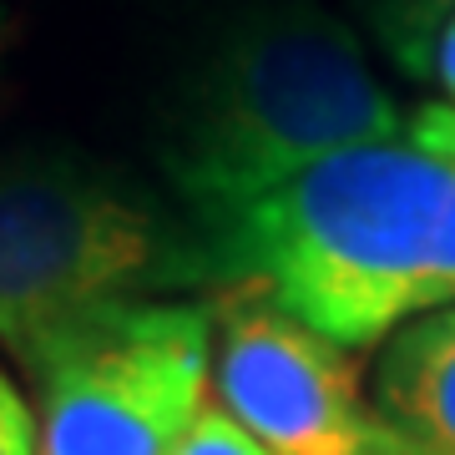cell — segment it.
<instances>
[{
    "label": "cell",
    "instance_id": "cell-1",
    "mask_svg": "<svg viewBox=\"0 0 455 455\" xmlns=\"http://www.w3.org/2000/svg\"><path fill=\"white\" fill-rule=\"evenodd\" d=\"M208 223L238 283H263L339 349L455 304V157L410 137L344 147Z\"/></svg>",
    "mask_w": 455,
    "mask_h": 455
},
{
    "label": "cell",
    "instance_id": "cell-6",
    "mask_svg": "<svg viewBox=\"0 0 455 455\" xmlns=\"http://www.w3.org/2000/svg\"><path fill=\"white\" fill-rule=\"evenodd\" d=\"M374 410L425 455H455V304L385 339L374 359Z\"/></svg>",
    "mask_w": 455,
    "mask_h": 455
},
{
    "label": "cell",
    "instance_id": "cell-10",
    "mask_svg": "<svg viewBox=\"0 0 455 455\" xmlns=\"http://www.w3.org/2000/svg\"><path fill=\"white\" fill-rule=\"evenodd\" d=\"M410 142L430 147V152H445V157H455V112L451 107H420V112L410 116Z\"/></svg>",
    "mask_w": 455,
    "mask_h": 455
},
{
    "label": "cell",
    "instance_id": "cell-9",
    "mask_svg": "<svg viewBox=\"0 0 455 455\" xmlns=\"http://www.w3.org/2000/svg\"><path fill=\"white\" fill-rule=\"evenodd\" d=\"M0 455H41L36 445V410L26 395L11 385V374L0 370Z\"/></svg>",
    "mask_w": 455,
    "mask_h": 455
},
{
    "label": "cell",
    "instance_id": "cell-3",
    "mask_svg": "<svg viewBox=\"0 0 455 455\" xmlns=\"http://www.w3.org/2000/svg\"><path fill=\"white\" fill-rule=\"evenodd\" d=\"M228 283L212 223L147 178L66 142L0 157V344L20 370L101 309Z\"/></svg>",
    "mask_w": 455,
    "mask_h": 455
},
{
    "label": "cell",
    "instance_id": "cell-8",
    "mask_svg": "<svg viewBox=\"0 0 455 455\" xmlns=\"http://www.w3.org/2000/svg\"><path fill=\"white\" fill-rule=\"evenodd\" d=\"M172 455H268V451H263L259 440L248 435L223 405H203L193 430L182 435V445Z\"/></svg>",
    "mask_w": 455,
    "mask_h": 455
},
{
    "label": "cell",
    "instance_id": "cell-11",
    "mask_svg": "<svg viewBox=\"0 0 455 455\" xmlns=\"http://www.w3.org/2000/svg\"><path fill=\"white\" fill-rule=\"evenodd\" d=\"M0 46H5V11H0Z\"/></svg>",
    "mask_w": 455,
    "mask_h": 455
},
{
    "label": "cell",
    "instance_id": "cell-4",
    "mask_svg": "<svg viewBox=\"0 0 455 455\" xmlns=\"http://www.w3.org/2000/svg\"><path fill=\"white\" fill-rule=\"evenodd\" d=\"M41 455H172L212 379V299L116 304L26 364Z\"/></svg>",
    "mask_w": 455,
    "mask_h": 455
},
{
    "label": "cell",
    "instance_id": "cell-2",
    "mask_svg": "<svg viewBox=\"0 0 455 455\" xmlns=\"http://www.w3.org/2000/svg\"><path fill=\"white\" fill-rule=\"evenodd\" d=\"M359 36L319 0H243L197 46L157 122V172L223 218L344 147L405 137Z\"/></svg>",
    "mask_w": 455,
    "mask_h": 455
},
{
    "label": "cell",
    "instance_id": "cell-5",
    "mask_svg": "<svg viewBox=\"0 0 455 455\" xmlns=\"http://www.w3.org/2000/svg\"><path fill=\"white\" fill-rule=\"evenodd\" d=\"M212 390L268 455H425L364 400L349 349L253 278L212 293Z\"/></svg>",
    "mask_w": 455,
    "mask_h": 455
},
{
    "label": "cell",
    "instance_id": "cell-7",
    "mask_svg": "<svg viewBox=\"0 0 455 455\" xmlns=\"http://www.w3.org/2000/svg\"><path fill=\"white\" fill-rule=\"evenodd\" d=\"M355 16L370 26V36L395 56V66L425 82L430 46H435L440 26L455 16V0H349Z\"/></svg>",
    "mask_w": 455,
    "mask_h": 455
}]
</instances>
